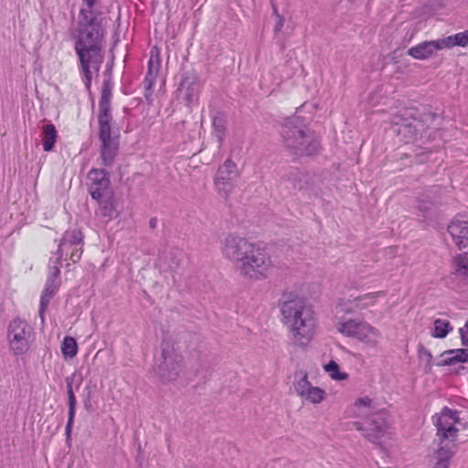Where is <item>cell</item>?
I'll use <instances>...</instances> for the list:
<instances>
[{"label": "cell", "instance_id": "obj_1", "mask_svg": "<svg viewBox=\"0 0 468 468\" xmlns=\"http://www.w3.org/2000/svg\"><path fill=\"white\" fill-rule=\"evenodd\" d=\"M104 28L93 8H83L78 20L76 49L87 83L98 74L104 57Z\"/></svg>", "mask_w": 468, "mask_h": 468}, {"label": "cell", "instance_id": "obj_2", "mask_svg": "<svg viewBox=\"0 0 468 468\" xmlns=\"http://www.w3.org/2000/svg\"><path fill=\"white\" fill-rule=\"evenodd\" d=\"M225 258L243 276L253 280L267 279L272 268L267 250L246 238L231 235L222 244Z\"/></svg>", "mask_w": 468, "mask_h": 468}, {"label": "cell", "instance_id": "obj_3", "mask_svg": "<svg viewBox=\"0 0 468 468\" xmlns=\"http://www.w3.org/2000/svg\"><path fill=\"white\" fill-rule=\"evenodd\" d=\"M279 309L283 324L295 342L300 347L309 346L318 324L312 305L301 295L288 293L281 298Z\"/></svg>", "mask_w": 468, "mask_h": 468}, {"label": "cell", "instance_id": "obj_4", "mask_svg": "<svg viewBox=\"0 0 468 468\" xmlns=\"http://www.w3.org/2000/svg\"><path fill=\"white\" fill-rule=\"evenodd\" d=\"M281 135L286 149L299 158L315 156L322 149L319 135L300 117L286 119L281 129Z\"/></svg>", "mask_w": 468, "mask_h": 468}, {"label": "cell", "instance_id": "obj_5", "mask_svg": "<svg viewBox=\"0 0 468 468\" xmlns=\"http://www.w3.org/2000/svg\"><path fill=\"white\" fill-rule=\"evenodd\" d=\"M111 102L112 81L110 78H108L105 80L104 87H102L99 111V135L100 141H101V152L102 159L107 164H110L113 161L117 149L116 138L114 134Z\"/></svg>", "mask_w": 468, "mask_h": 468}, {"label": "cell", "instance_id": "obj_6", "mask_svg": "<svg viewBox=\"0 0 468 468\" xmlns=\"http://www.w3.org/2000/svg\"><path fill=\"white\" fill-rule=\"evenodd\" d=\"M468 47V30L439 39V40L422 42L410 48L409 55L415 60H424L431 58L439 51Z\"/></svg>", "mask_w": 468, "mask_h": 468}, {"label": "cell", "instance_id": "obj_7", "mask_svg": "<svg viewBox=\"0 0 468 468\" xmlns=\"http://www.w3.org/2000/svg\"><path fill=\"white\" fill-rule=\"evenodd\" d=\"M87 189L101 207H111L113 202V189L110 175L105 168H93L87 176Z\"/></svg>", "mask_w": 468, "mask_h": 468}, {"label": "cell", "instance_id": "obj_8", "mask_svg": "<svg viewBox=\"0 0 468 468\" xmlns=\"http://www.w3.org/2000/svg\"><path fill=\"white\" fill-rule=\"evenodd\" d=\"M35 334L32 326L26 320L15 318L8 328V340L14 354H26L34 342Z\"/></svg>", "mask_w": 468, "mask_h": 468}, {"label": "cell", "instance_id": "obj_9", "mask_svg": "<svg viewBox=\"0 0 468 468\" xmlns=\"http://www.w3.org/2000/svg\"><path fill=\"white\" fill-rule=\"evenodd\" d=\"M337 328L344 336L353 337L361 342L376 344L379 340L378 330L369 323L362 321V320H348V321L340 323Z\"/></svg>", "mask_w": 468, "mask_h": 468}, {"label": "cell", "instance_id": "obj_10", "mask_svg": "<svg viewBox=\"0 0 468 468\" xmlns=\"http://www.w3.org/2000/svg\"><path fill=\"white\" fill-rule=\"evenodd\" d=\"M238 178H239V170L232 160H226L220 165L218 171L216 172L214 183L222 198L229 197L236 186Z\"/></svg>", "mask_w": 468, "mask_h": 468}, {"label": "cell", "instance_id": "obj_11", "mask_svg": "<svg viewBox=\"0 0 468 468\" xmlns=\"http://www.w3.org/2000/svg\"><path fill=\"white\" fill-rule=\"evenodd\" d=\"M295 388L301 397L311 403H321L326 399V392L322 389L311 385L305 373L297 374L295 380Z\"/></svg>", "mask_w": 468, "mask_h": 468}, {"label": "cell", "instance_id": "obj_12", "mask_svg": "<svg viewBox=\"0 0 468 468\" xmlns=\"http://www.w3.org/2000/svg\"><path fill=\"white\" fill-rule=\"evenodd\" d=\"M448 231L457 248L467 255L468 219L457 217L449 223Z\"/></svg>", "mask_w": 468, "mask_h": 468}, {"label": "cell", "instance_id": "obj_13", "mask_svg": "<svg viewBox=\"0 0 468 468\" xmlns=\"http://www.w3.org/2000/svg\"><path fill=\"white\" fill-rule=\"evenodd\" d=\"M458 415L455 410L449 408H445L436 415L434 419V424L439 431L441 436H453L457 433V424L458 422Z\"/></svg>", "mask_w": 468, "mask_h": 468}, {"label": "cell", "instance_id": "obj_14", "mask_svg": "<svg viewBox=\"0 0 468 468\" xmlns=\"http://www.w3.org/2000/svg\"><path fill=\"white\" fill-rule=\"evenodd\" d=\"M160 51L158 47H153L151 51L146 79H145V92L147 98L152 96L154 88H155L156 80H158L160 71Z\"/></svg>", "mask_w": 468, "mask_h": 468}, {"label": "cell", "instance_id": "obj_15", "mask_svg": "<svg viewBox=\"0 0 468 468\" xmlns=\"http://www.w3.org/2000/svg\"><path fill=\"white\" fill-rule=\"evenodd\" d=\"M466 362H468V349H452L441 354L437 359L436 365L445 367Z\"/></svg>", "mask_w": 468, "mask_h": 468}, {"label": "cell", "instance_id": "obj_16", "mask_svg": "<svg viewBox=\"0 0 468 468\" xmlns=\"http://www.w3.org/2000/svg\"><path fill=\"white\" fill-rule=\"evenodd\" d=\"M60 349H62V355L65 356L66 359H72L75 357L78 353V349H79V348H78L77 341L72 337H66L65 339L63 340Z\"/></svg>", "mask_w": 468, "mask_h": 468}, {"label": "cell", "instance_id": "obj_17", "mask_svg": "<svg viewBox=\"0 0 468 468\" xmlns=\"http://www.w3.org/2000/svg\"><path fill=\"white\" fill-rule=\"evenodd\" d=\"M451 330L452 326L448 320L437 319L436 321L434 322L432 335H433L434 337H437V339H443V337L448 336Z\"/></svg>", "mask_w": 468, "mask_h": 468}, {"label": "cell", "instance_id": "obj_18", "mask_svg": "<svg viewBox=\"0 0 468 468\" xmlns=\"http://www.w3.org/2000/svg\"><path fill=\"white\" fill-rule=\"evenodd\" d=\"M324 369L329 374V376L335 380H345L348 379V374L341 371L339 364L337 362L331 361L325 365Z\"/></svg>", "mask_w": 468, "mask_h": 468}, {"label": "cell", "instance_id": "obj_19", "mask_svg": "<svg viewBox=\"0 0 468 468\" xmlns=\"http://www.w3.org/2000/svg\"><path fill=\"white\" fill-rule=\"evenodd\" d=\"M46 135H48V140L45 141V149L49 150L51 147H53L54 142L56 140L55 130H54L53 126L48 128Z\"/></svg>", "mask_w": 468, "mask_h": 468}, {"label": "cell", "instance_id": "obj_20", "mask_svg": "<svg viewBox=\"0 0 468 468\" xmlns=\"http://www.w3.org/2000/svg\"><path fill=\"white\" fill-rule=\"evenodd\" d=\"M460 335L462 342H463L464 345L468 346V321L460 329Z\"/></svg>", "mask_w": 468, "mask_h": 468}, {"label": "cell", "instance_id": "obj_21", "mask_svg": "<svg viewBox=\"0 0 468 468\" xmlns=\"http://www.w3.org/2000/svg\"><path fill=\"white\" fill-rule=\"evenodd\" d=\"M86 2V8H93L95 7L96 0H84Z\"/></svg>", "mask_w": 468, "mask_h": 468}]
</instances>
